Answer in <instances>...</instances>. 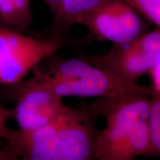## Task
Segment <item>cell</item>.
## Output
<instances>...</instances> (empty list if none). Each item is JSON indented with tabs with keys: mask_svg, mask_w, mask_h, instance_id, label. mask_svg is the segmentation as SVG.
Returning <instances> with one entry per match:
<instances>
[{
	"mask_svg": "<svg viewBox=\"0 0 160 160\" xmlns=\"http://www.w3.org/2000/svg\"><path fill=\"white\" fill-rule=\"evenodd\" d=\"M0 27H2V25H1V24H0Z\"/></svg>",
	"mask_w": 160,
	"mask_h": 160,
	"instance_id": "obj_16",
	"label": "cell"
},
{
	"mask_svg": "<svg viewBox=\"0 0 160 160\" xmlns=\"http://www.w3.org/2000/svg\"><path fill=\"white\" fill-rule=\"evenodd\" d=\"M150 78V88L151 89V97H160V62L155 64L148 73Z\"/></svg>",
	"mask_w": 160,
	"mask_h": 160,
	"instance_id": "obj_12",
	"label": "cell"
},
{
	"mask_svg": "<svg viewBox=\"0 0 160 160\" xmlns=\"http://www.w3.org/2000/svg\"><path fill=\"white\" fill-rule=\"evenodd\" d=\"M148 129L149 148L145 157L159 158L160 156V97H151Z\"/></svg>",
	"mask_w": 160,
	"mask_h": 160,
	"instance_id": "obj_10",
	"label": "cell"
},
{
	"mask_svg": "<svg viewBox=\"0 0 160 160\" xmlns=\"http://www.w3.org/2000/svg\"><path fill=\"white\" fill-rule=\"evenodd\" d=\"M33 19L31 0H0V24L2 27L25 32Z\"/></svg>",
	"mask_w": 160,
	"mask_h": 160,
	"instance_id": "obj_9",
	"label": "cell"
},
{
	"mask_svg": "<svg viewBox=\"0 0 160 160\" xmlns=\"http://www.w3.org/2000/svg\"><path fill=\"white\" fill-rule=\"evenodd\" d=\"M0 160H21L8 145L0 149Z\"/></svg>",
	"mask_w": 160,
	"mask_h": 160,
	"instance_id": "obj_14",
	"label": "cell"
},
{
	"mask_svg": "<svg viewBox=\"0 0 160 160\" xmlns=\"http://www.w3.org/2000/svg\"><path fill=\"white\" fill-rule=\"evenodd\" d=\"M85 59L124 82L137 83L160 62V26H153L131 41L112 44L103 54Z\"/></svg>",
	"mask_w": 160,
	"mask_h": 160,
	"instance_id": "obj_5",
	"label": "cell"
},
{
	"mask_svg": "<svg viewBox=\"0 0 160 160\" xmlns=\"http://www.w3.org/2000/svg\"><path fill=\"white\" fill-rule=\"evenodd\" d=\"M13 117L12 109H8L0 104V139H5L9 127L8 122Z\"/></svg>",
	"mask_w": 160,
	"mask_h": 160,
	"instance_id": "obj_13",
	"label": "cell"
},
{
	"mask_svg": "<svg viewBox=\"0 0 160 160\" xmlns=\"http://www.w3.org/2000/svg\"><path fill=\"white\" fill-rule=\"evenodd\" d=\"M79 25L87 28L91 39L112 44L131 41L148 31L151 26L124 0H100Z\"/></svg>",
	"mask_w": 160,
	"mask_h": 160,
	"instance_id": "obj_6",
	"label": "cell"
},
{
	"mask_svg": "<svg viewBox=\"0 0 160 160\" xmlns=\"http://www.w3.org/2000/svg\"><path fill=\"white\" fill-rule=\"evenodd\" d=\"M151 97L131 93L99 98L91 108L96 117L105 118L98 133L95 160H134L145 157L149 148L148 129Z\"/></svg>",
	"mask_w": 160,
	"mask_h": 160,
	"instance_id": "obj_1",
	"label": "cell"
},
{
	"mask_svg": "<svg viewBox=\"0 0 160 160\" xmlns=\"http://www.w3.org/2000/svg\"><path fill=\"white\" fill-rule=\"evenodd\" d=\"M100 0H61L59 9L53 16L51 35L66 37L73 26L79 25L82 18Z\"/></svg>",
	"mask_w": 160,
	"mask_h": 160,
	"instance_id": "obj_8",
	"label": "cell"
},
{
	"mask_svg": "<svg viewBox=\"0 0 160 160\" xmlns=\"http://www.w3.org/2000/svg\"><path fill=\"white\" fill-rule=\"evenodd\" d=\"M91 107L65 106L59 117L54 160H95L98 131Z\"/></svg>",
	"mask_w": 160,
	"mask_h": 160,
	"instance_id": "obj_7",
	"label": "cell"
},
{
	"mask_svg": "<svg viewBox=\"0 0 160 160\" xmlns=\"http://www.w3.org/2000/svg\"><path fill=\"white\" fill-rule=\"evenodd\" d=\"M25 78L19 82L3 86L0 99L14 105L13 117L18 129L30 131L53 121L65 108L59 97L37 74Z\"/></svg>",
	"mask_w": 160,
	"mask_h": 160,
	"instance_id": "obj_4",
	"label": "cell"
},
{
	"mask_svg": "<svg viewBox=\"0 0 160 160\" xmlns=\"http://www.w3.org/2000/svg\"><path fill=\"white\" fill-rule=\"evenodd\" d=\"M42 1L48 7L53 17L57 13L58 9H59L61 0H42Z\"/></svg>",
	"mask_w": 160,
	"mask_h": 160,
	"instance_id": "obj_15",
	"label": "cell"
},
{
	"mask_svg": "<svg viewBox=\"0 0 160 160\" xmlns=\"http://www.w3.org/2000/svg\"><path fill=\"white\" fill-rule=\"evenodd\" d=\"M152 26H160V0H124Z\"/></svg>",
	"mask_w": 160,
	"mask_h": 160,
	"instance_id": "obj_11",
	"label": "cell"
},
{
	"mask_svg": "<svg viewBox=\"0 0 160 160\" xmlns=\"http://www.w3.org/2000/svg\"><path fill=\"white\" fill-rule=\"evenodd\" d=\"M31 72L43 80L62 98H105L131 93L152 96L149 86L119 79L84 58L51 56Z\"/></svg>",
	"mask_w": 160,
	"mask_h": 160,
	"instance_id": "obj_2",
	"label": "cell"
},
{
	"mask_svg": "<svg viewBox=\"0 0 160 160\" xmlns=\"http://www.w3.org/2000/svg\"><path fill=\"white\" fill-rule=\"evenodd\" d=\"M134 160H135V159H134Z\"/></svg>",
	"mask_w": 160,
	"mask_h": 160,
	"instance_id": "obj_17",
	"label": "cell"
},
{
	"mask_svg": "<svg viewBox=\"0 0 160 160\" xmlns=\"http://www.w3.org/2000/svg\"><path fill=\"white\" fill-rule=\"evenodd\" d=\"M73 42L67 37L41 38L0 27V85H11Z\"/></svg>",
	"mask_w": 160,
	"mask_h": 160,
	"instance_id": "obj_3",
	"label": "cell"
}]
</instances>
